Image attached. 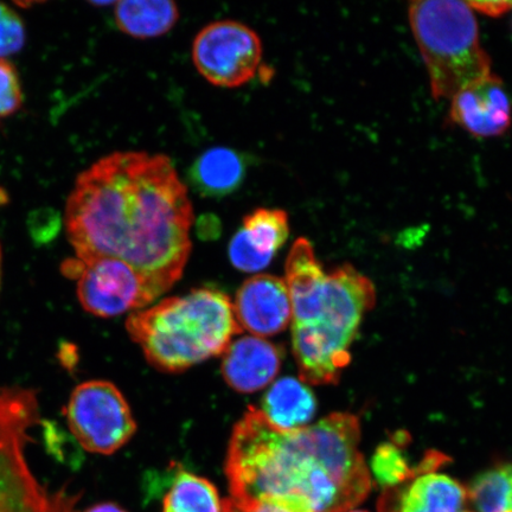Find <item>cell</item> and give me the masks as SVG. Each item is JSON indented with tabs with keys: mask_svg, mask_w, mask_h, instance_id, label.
I'll return each instance as SVG.
<instances>
[{
	"mask_svg": "<svg viewBox=\"0 0 512 512\" xmlns=\"http://www.w3.org/2000/svg\"><path fill=\"white\" fill-rule=\"evenodd\" d=\"M38 421L34 392L0 390V512H76L80 495L44 488L25 458L30 428Z\"/></svg>",
	"mask_w": 512,
	"mask_h": 512,
	"instance_id": "obj_6",
	"label": "cell"
},
{
	"mask_svg": "<svg viewBox=\"0 0 512 512\" xmlns=\"http://www.w3.org/2000/svg\"><path fill=\"white\" fill-rule=\"evenodd\" d=\"M450 118L472 136H502L512 124V108L501 79L491 74L451 99Z\"/></svg>",
	"mask_w": 512,
	"mask_h": 512,
	"instance_id": "obj_11",
	"label": "cell"
},
{
	"mask_svg": "<svg viewBox=\"0 0 512 512\" xmlns=\"http://www.w3.org/2000/svg\"><path fill=\"white\" fill-rule=\"evenodd\" d=\"M126 329L151 366L164 373H181L224 354L242 332L229 297L214 288H198L134 312Z\"/></svg>",
	"mask_w": 512,
	"mask_h": 512,
	"instance_id": "obj_4",
	"label": "cell"
},
{
	"mask_svg": "<svg viewBox=\"0 0 512 512\" xmlns=\"http://www.w3.org/2000/svg\"><path fill=\"white\" fill-rule=\"evenodd\" d=\"M399 440L381 444L377 447L370 462V470L376 483L383 490L395 488L418 473L416 467L408 464L407 457L401 450Z\"/></svg>",
	"mask_w": 512,
	"mask_h": 512,
	"instance_id": "obj_20",
	"label": "cell"
},
{
	"mask_svg": "<svg viewBox=\"0 0 512 512\" xmlns=\"http://www.w3.org/2000/svg\"><path fill=\"white\" fill-rule=\"evenodd\" d=\"M285 281L300 377L316 386L335 384L349 366L350 347L362 319L375 304L374 285L350 265L326 274L304 238L288 253Z\"/></svg>",
	"mask_w": 512,
	"mask_h": 512,
	"instance_id": "obj_3",
	"label": "cell"
},
{
	"mask_svg": "<svg viewBox=\"0 0 512 512\" xmlns=\"http://www.w3.org/2000/svg\"><path fill=\"white\" fill-rule=\"evenodd\" d=\"M63 274L78 281V298L87 312L110 318L149 305L158 297L146 281L125 262L101 258L69 259Z\"/></svg>",
	"mask_w": 512,
	"mask_h": 512,
	"instance_id": "obj_9",
	"label": "cell"
},
{
	"mask_svg": "<svg viewBox=\"0 0 512 512\" xmlns=\"http://www.w3.org/2000/svg\"><path fill=\"white\" fill-rule=\"evenodd\" d=\"M222 512H313L296 499L264 497L259 499H236L223 501Z\"/></svg>",
	"mask_w": 512,
	"mask_h": 512,
	"instance_id": "obj_21",
	"label": "cell"
},
{
	"mask_svg": "<svg viewBox=\"0 0 512 512\" xmlns=\"http://www.w3.org/2000/svg\"><path fill=\"white\" fill-rule=\"evenodd\" d=\"M317 411V401L305 382L285 377L268 390L261 412L272 425L284 431L306 427Z\"/></svg>",
	"mask_w": 512,
	"mask_h": 512,
	"instance_id": "obj_14",
	"label": "cell"
},
{
	"mask_svg": "<svg viewBox=\"0 0 512 512\" xmlns=\"http://www.w3.org/2000/svg\"><path fill=\"white\" fill-rule=\"evenodd\" d=\"M469 512H512V464L480 473L466 488Z\"/></svg>",
	"mask_w": 512,
	"mask_h": 512,
	"instance_id": "obj_18",
	"label": "cell"
},
{
	"mask_svg": "<svg viewBox=\"0 0 512 512\" xmlns=\"http://www.w3.org/2000/svg\"><path fill=\"white\" fill-rule=\"evenodd\" d=\"M114 14L118 28L139 40L165 35L179 18L177 5L166 0H124L115 4Z\"/></svg>",
	"mask_w": 512,
	"mask_h": 512,
	"instance_id": "obj_16",
	"label": "cell"
},
{
	"mask_svg": "<svg viewBox=\"0 0 512 512\" xmlns=\"http://www.w3.org/2000/svg\"><path fill=\"white\" fill-rule=\"evenodd\" d=\"M194 210L170 158L117 152L76 179L66 208L76 258L125 262L159 297L181 279Z\"/></svg>",
	"mask_w": 512,
	"mask_h": 512,
	"instance_id": "obj_1",
	"label": "cell"
},
{
	"mask_svg": "<svg viewBox=\"0 0 512 512\" xmlns=\"http://www.w3.org/2000/svg\"><path fill=\"white\" fill-rule=\"evenodd\" d=\"M0 280H2V248H0Z\"/></svg>",
	"mask_w": 512,
	"mask_h": 512,
	"instance_id": "obj_26",
	"label": "cell"
},
{
	"mask_svg": "<svg viewBox=\"0 0 512 512\" xmlns=\"http://www.w3.org/2000/svg\"><path fill=\"white\" fill-rule=\"evenodd\" d=\"M23 105L21 80L10 61L0 59V120L14 115Z\"/></svg>",
	"mask_w": 512,
	"mask_h": 512,
	"instance_id": "obj_22",
	"label": "cell"
},
{
	"mask_svg": "<svg viewBox=\"0 0 512 512\" xmlns=\"http://www.w3.org/2000/svg\"><path fill=\"white\" fill-rule=\"evenodd\" d=\"M233 307L241 330L260 338L280 334L292 318L286 281L270 274L255 275L246 280Z\"/></svg>",
	"mask_w": 512,
	"mask_h": 512,
	"instance_id": "obj_10",
	"label": "cell"
},
{
	"mask_svg": "<svg viewBox=\"0 0 512 512\" xmlns=\"http://www.w3.org/2000/svg\"><path fill=\"white\" fill-rule=\"evenodd\" d=\"M83 512H127L123 508H120L119 505L113 503H101L93 505V507L88 508Z\"/></svg>",
	"mask_w": 512,
	"mask_h": 512,
	"instance_id": "obj_25",
	"label": "cell"
},
{
	"mask_svg": "<svg viewBox=\"0 0 512 512\" xmlns=\"http://www.w3.org/2000/svg\"><path fill=\"white\" fill-rule=\"evenodd\" d=\"M24 42L25 29L22 18L8 5L0 3V59L18 53Z\"/></svg>",
	"mask_w": 512,
	"mask_h": 512,
	"instance_id": "obj_23",
	"label": "cell"
},
{
	"mask_svg": "<svg viewBox=\"0 0 512 512\" xmlns=\"http://www.w3.org/2000/svg\"><path fill=\"white\" fill-rule=\"evenodd\" d=\"M240 232L256 254L271 262L290 235L288 215L281 209H256L245 217Z\"/></svg>",
	"mask_w": 512,
	"mask_h": 512,
	"instance_id": "obj_17",
	"label": "cell"
},
{
	"mask_svg": "<svg viewBox=\"0 0 512 512\" xmlns=\"http://www.w3.org/2000/svg\"><path fill=\"white\" fill-rule=\"evenodd\" d=\"M64 414L76 441L91 453L108 456L117 452L137 431L124 395L107 381H89L76 387Z\"/></svg>",
	"mask_w": 512,
	"mask_h": 512,
	"instance_id": "obj_7",
	"label": "cell"
},
{
	"mask_svg": "<svg viewBox=\"0 0 512 512\" xmlns=\"http://www.w3.org/2000/svg\"><path fill=\"white\" fill-rule=\"evenodd\" d=\"M262 59L260 37L247 25L220 21L198 32L192 60L211 85L236 88L254 79Z\"/></svg>",
	"mask_w": 512,
	"mask_h": 512,
	"instance_id": "obj_8",
	"label": "cell"
},
{
	"mask_svg": "<svg viewBox=\"0 0 512 512\" xmlns=\"http://www.w3.org/2000/svg\"><path fill=\"white\" fill-rule=\"evenodd\" d=\"M347 512H367V511H363V510H349Z\"/></svg>",
	"mask_w": 512,
	"mask_h": 512,
	"instance_id": "obj_27",
	"label": "cell"
},
{
	"mask_svg": "<svg viewBox=\"0 0 512 512\" xmlns=\"http://www.w3.org/2000/svg\"><path fill=\"white\" fill-rule=\"evenodd\" d=\"M470 8L475 11L482 12V14L489 17H499L504 14H507L508 11L512 9L511 2H488V3H479V2H470Z\"/></svg>",
	"mask_w": 512,
	"mask_h": 512,
	"instance_id": "obj_24",
	"label": "cell"
},
{
	"mask_svg": "<svg viewBox=\"0 0 512 512\" xmlns=\"http://www.w3.org/2000/svg\"><path fill=\"white\" fill-rule=\"evenodd\" d=\"M246 176L245 160L227 147H214L198 158L190 170L192 185L203 196L222 197L238 189Z\"/></svg>",
	"mask_w": 512,
	"mask_h": 512,
	"instance_id": "obj_15",
	"label": "cell"
},
{
	"mask_svg": "<svg viewBox=\"0 0 512 512\" xmlns=\"http://www.w3.org/2000/svg\"><path fill=\"white\" fill-rule=\"evenodd\" d=\"M379 512H469L466 488L444 473L418 472L407 482L383 490Z\"/></svg>",
	"mask_w": 512,
	"mask_h": 512,
	"instance_id": "obj_12",
	"label": "cell"
},
{
	"mask_svg": "<svg viewBox=\"0 0 512 512\" xmlns=\"http://www.w3.org/2000/svg\"><path fill=\"white\" fill-rule=\"evenodd\" d=\"M357 416L336 413L300 430H279L249 407L235 426L226 473L236 499H296L313 512L354 510L369 495L371 477L358 444Z\"/></svg>",
	"mask_w": 512,
	"mask_h": 512,
	"instance_id": "obj_2",
	"label": "cell"
},
{
	"mask_svg": "<svg viewBox=\"0 0 512 512\" xmlns=\"http://www.w3.org/2000/svg\"><path fill=\"white\" fill-rule=\"evenodd\" d=\"M408 14L434 99L451 100L492 74L491 59L480 46L477 19L469 4L454 0L413 2Z\"/></svg>",
	"mask_w": 512,
	"mask_h": 512,
	"instance_id": "obj_5",
	"label": "cell"
},
{
	"mask_svg": "<svg viewBox=\"0 0 512 512\" xmlns=\"http://www.w3.org/2000/svg\"><path fill=\"white\" fill-rule=\"evenodd\" d=\"M222 504L213 483L182 470L163 499V512H222Z\"/></svg>",
	"mask_w": 512,
	"mask_h": 512,
	"instance_id": "obj_19",
	"label": "cell"
},
{
	"mask_svg": "<svg viewBox=\"0 0 512 512\" xmlns=\"http://www.w3.org/2000/svg\"><path fill=\"white\" fill-rule=\"evenodd\" d=\"M281 361L283 350L278 345L260 337H242L224 351L222 375L236 392H259L279 374Z\"/></svg>",
	"mask_w": 512,
	"mask_h": 512,
	"instance_id": "obj_13",
	"label": "cell"
}]
</instances>
